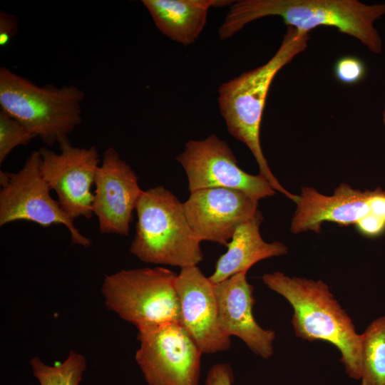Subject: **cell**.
Listing matches in <instances>:
<instances>
[{
  "label": "cell",
  "instance_id": "obj_20",
  "mask_svg": "<svg viewBox=\"0 0 385 385\" xmlns=\"http://www.w3.org/2000/svg\"><path fill=\"white\" fill-rule=\"evenodd\" d=\"M35 138L24 125L0 111V165L15 148L26 145Z\"/></svg>",
  "mask_w": 385,
  "mask_h": 385
},
{
  "label": "cell",
  "instance_id": "obj_11",
  "mask_svg": "<svg viewBox=\"0 0 385 385\" xmlns=\"http://www.w3.org/2000/svg\"><path fill=\"white\" fill-rule=\"evenodd\" d=\"M94 185L92 210L100 232L128 236L133 212L143 190L138 175L114 148L103 152Z\"/></svg>",
  "mask_w": 385,
  "mask_h": 385
},
{
  "label": "cell",
  "instance_id": "obj_9",
  "mask_svg": "<svg viewBox=\"0 0 385 385\" xmlns=\"http://www.w3.org/2000/svg\"><path fill=\"white\" fill-rule=\"evenodd\" d=\"M176 160L186 173L190 192L229 188L243 192L258 201L275 194L262 175H251L240 168L229 145L215 134L202 140H188Z\"/></svg>",
  "mask_w": 385,
  "mask_h": 385
},
{
  "label": "cell",
  "instance_id": "obj_19",
  "mask_svg": "<svg viewBox=\"0 0 385 385\" xmlns=\"http://www.w3.org/2000/svg\"><path fill=\"white\" fill-rule=\"evenodd\" d=\"M30 364L40 385H79L86 369L85 356L74 351L60 363L48 365L36 356Z\"/></svg>",
  "mask_w": 385,
  "mask_h": 385
},
{
  "label": "cell",
  "instance_id": "obj_5",
  "mask_svg": "<svg viewBox=\"0 0 385 385\" xmlns=\"http://www.w3.org/2000/svg\"><path fill=\"white\" fill-rule=\"evenodd\" d=\"M84 92L74 85L39 86L0 68V107L47 145L59 143L82 121Z\"/></svg>",
  "mask_w": 385,
  "mask_h": 385
},
{
  "label": "cell",
  "instance_id": "obj_6",
  "mask_svg": "<svg viewBox=\"0 0 385 385\" xmlns=\"http://www.w3.org/2000/svg\"><path fill=\"white\" fill-rule=\"evenodd\" d=\"M177 276L162 267L121 270L105 277L101 293L106 307L138 329L180 323Z\"/></svg>",
  "mask_w": 385,
  "mask_h": 385
},
{
  "label": "cell",
  "instance_id": "obj_14",
  "mask_svg": "<svg viewBox=\"0 0 385 385\" xmlns=\"http://www.w3.org/2000/svg\"><path fill=\"white\" fill-rule=\"evenodd\" d=\"M374 190L354 189L341 183L332 195H327L309 186L301 188L296 210L290 223L293 234L321 232L324 222L339 226L356 225L372 214Z\"/></svg>",
  "mask_w": 385,
  "mask_h": 385
},
{
  "label": "cell",
  "instance_id": "obj_7",
  "mask_svg": "<svg viewBox=\"0 0 385 385\" xmlns=\"http://www.w3.org/2000/svg\"><path fill=\"white\" fill-rule=\"evenodd\" d=\"M41 155L34 150L17 173L0 172V226L25 220L50 227L63 225L71 243L89 247L91 241L76 227L72 217L51 195V188L40 171Z\"/></svg>",
  "mask_w": 385,
  "mask_h": 385
},
{
  "label": "cell",
  "instance_id": "obj_21",
  "mask_svg": "<svg viewBox=\"0 0 385 385\" xmlns=\"http://www.w3.org/2000/svg\"><path fill=\"white\" fill-rule=\"evenodd\" d=\"M335 78L342 84L352 86L361 81L366 75V66L359 58L347 55L338 58L333 66Z\"/></svg>",
  "mask_w": 385,
  "mask_h": 385
},
{
  "label": "cell",
  "instance_id": "obj_15",
  "mask_svg": "<svg viewBox=\"0 0 385 385\" xmlns=\"http://www.w3.org/2000/svg\"><path fill=\"white\" fill-rule=\"evenodd\" d=\"M246 274L237 273L215 284L218 324L227 336L240 338L255 354L267 359L274 353L276 334L256 322L252 313L254 287Z\"/></svg>",
  "mask_w": 385,
  "mask_h": 385
},
{
  "label": "cell",
  "instance_id": "obj_17",
  "mask_svg": "<svg viewBox=\"0 0 385 385\" xmlns=\"http://www.w3.org/2000/svg\"><path fill=\"white\" fill-rule=\"evenodd\" d=\"M225 0H143L156 27L174 41L188 46L202 33L211 7L232 4Z\"/></svg>",
  "mask_w": 385,
  "mask_h": 385
},
{
  "label": "cell",
  "instance_id": "obj_1",
  "mask_svg": "<svg viewBox=\"0 0 385 385\" xmlns=\"http://www.w3.org/2000/svg\"><path fill=\"white\" fill-rule=\"evenodd\" d=\"M384 15L385 3L366 4L358 0H240L232 4L218 34L227 39L255 20L275 16L287 26L303 32L319 26L335 28L379 54L383 42L374 23Z\"/></svg>",
  "mask_w": 385,
  "mask_h": 385
},
{
  "label": "cell",
  "instance_id": "obj_16",
  "mask_svg": "<svg viewBox=\"0 0 385 385\" xmlns=\"http://www.w3.org/2000/svg\"><path fill=\"white\" fill-rule=\"evenodd\" d=\"M262 219L260 212L237 227L226 246L227 250L217 259L213 273L208 277L212 284L237 273H247L252 266L262 260L287 253V247L282 242H267L263 240L260 232Z\"/></svg>",
  "mask_w": 385,
  "mask_h": 385
},
{
  "label": "cell",
  "instance_id": "obj_26",
  "mask_svg": "<svg viewBox=\"0 0 385 385\" xmlns=\"http://www.w3.org/2000/svg\"><path fill=\"white\" fill-rule=\"evenodd\" d=\"M382 116H383V123H384V125L385 126V102H384V109H383Z\"/></svg>",
  "mask_w": 385,
  "mask_h": 385
},
{
  "label": "cell",
  "instance_id": "obj_18",
  "mask_svg": "<svg viewBox=\"0 0 385 385\" xmlns=\"http://www.w3.org/2000/svg\"><path fill=\"white\" fill-rule=\"evenodd\" d=\"M361 385H385V314L360 334Z\"/></svg>",
  "mask_w": 385,
  "mask_h": 385
},
{
  "label": "cell",
  "instance_id": "obj_2",
  "mask_svg": "<svg viewBox=\"0 0 385 385\" xmlns=\"http://www.w3.org/2000/svg\"><path fill=\"white\" fill-rule=\"evenodd\" d=\"M309 34L287 26L281 45L273 56L265 64L221 84L217 98L220 112L228 132L250 149L258 164L260 173L272 188L295 204L299 195L279 183L263 154L260 128L272 82L282 68L307 48Z\"/></svg>",
  "mask_w": 385,
  "mask_h": 385
},
{
  "label": "cell",
  "instance_id": "obj_8",
  "mask_svg": "<svg viewBox=\"0 0 385 385\" xmlns=\"http://www.w3.org/2000/svg\"><path fill=\"white\" fill-rule=\"evenodd\" d=\"M138 332L135 359L147 385H199L202 353L180 323Z\"/></svg>",
  "mask_w": 385,
  "mask_h": 385
},
{
  "label": "cell",
  "instance_id": "obj_13",
  "mask_svg": "<svg viewBox=\"0 0 385 385\" xmlns=\"http://www.w3.org/2000/svg\"><path fill=\"white\" fill-rule=\"evenodd\" d=\"M175 287L180 302V324L202 354L228 350L231 339L220 329L215 284L197 266L180 269Z\"/></svg>",
  "mask_w": 385,
  "mask_h": 385
},
{
  "label": "cell",
  "instance_id": "obj_4",
  "mask_svg": "<svg viewBox=\"0 0 385 385\" xmlns=\"http://www.w3.org/2000/svg\"><path fill=\"white\" fill-rule=\"evenodd\" d=\"M136 230L130 252L140 261L181 268L197 266L204 258L183 203L169 190H143L136 205Z\"/></svg>",
  "mask_w": 385,
  "mask_h": 385
},
{
  "label": "cell",
  "instance_id": "obj_22",
  "mask_svg": "<svg viewBox=\"0 0 385 385\" xmlns=\"http://www.w3.org/2000/svg\"><path fill=\"white\" fill-rule=\"evenodd\" d=\"M234 373L229 363H217L208 370L205 385H232Z\"/></svg>",
  "mask_w": 385,
  "mask_h": 385
},
{
  "label": "cell",
  "instance_id": "obj_24",
  "mask_svg": "<svg viewBox=\"0 0 385 385\" xmlns=\"http://www.w3.org/2000/svg\"><path fill=\"white\" fill-rule=\"evenodd\" d=\"M19 22L16 16L1 10L0 11V46H6L16 34Z\"/></svg>",
  "mask_w": 385,
  "mask_h": 385
},
{
  "label": "cell",
  "instance_id": "obj_12",
  "mask_svg": "<svg viewBox=\"0 0 385 385\" xmlns=\"http://www.w3.org/2000/svg\"><path fill=\"white\" fill-rule=\"evenodd\" d=\"M183 207L200 242L210 241L225 246L240 225L260 212L258 200L240 190L223 188L190 192Z\"/></svg>",
  "mask_w": 385,
  "mask_h": 385
},
{
  "label": "cell",
  "instance_id": "obj_25",
  "mask_svg": "<svg viewBox=\"0 0 385 385\" xmlns=\"http://www.w3.org/2000/svg\"><path fill=\"white\" fill-rule=\"evenodd\" d=\"M371 205L373 215L385 220V190L380 188L374 190Z\"/></svg>",
  "mask_w": 385,
  "mask_h": 385
},
{
  "label": "cell",
  "instance_id": "obj_23",
  "mask_svg": "<svg viewBox=\"0 0 385 385\" xmlns=\"http://www.w3.org/2000/svg\"><path fill=\"white\" fill-rule=\"evenodd\" d=\"M356 230L369 238L378 237L385 232V220L370 215L355 225Z\"/></svg>",
  "mask_w": 385,
  "mask_h": 385
},
{
  "label": "cell",
  "instance_id": "obj_3",
  "mask_svg": "<svg viewBox=\"0 0 385 385\" xmlns=\"http://www.w3.org/2000/svg\"><path fill=\"white\" fill-rule=\"evenodd\" d=\"M263 283L292 307V324L297 337L324 341L336 346L348 376L361 379V337L347 312L321 279L289 277L281 272L265 273Z\"/></svg>",
  "mask_w": 385,
  "mask_h": 385
},
{
  "label": "cell",
  "instance_id": "obj_10",
  "mask_svg": "<svg viewBox=\"0 0 385 385\" xmlns=\"http://www.w3.org/2000/svg\"><path fill=\"white\" fill-rule=\"evenodd\" d=\"M58 145L60 153L45 147L38 150L41 175L65 212L73 219H89L93 214L91 187L101 162L97 148L73 146L68 138Z\"/></svg>",
  "mask_w": 385,
  "mask_h": 385
}]
</instances>
